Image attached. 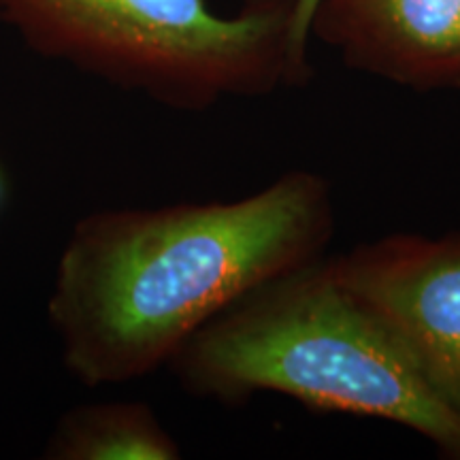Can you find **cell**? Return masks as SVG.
Returning a JSON list of instances; mask_svg holds the SVG:
<instances>
[{"mask_svg": "<svg viewBox=\"0 0 460 460\" xmlns=\"http://www.w3.org/2000/svg\"><path fill=\"white\" fill-rule=\"evenodd\" d=\"M169 369L199 399L279 394L315 411L399 424L460 460V418L439 401L390 326L320 256L224 309Z\"/></svg>", "mask_w": 460, "mask_h": 460, "instance_id": "7a4b0ae2", "label": "cell"}, {"mask_svg": "<svg viewBox=\"0 0 460 460\" xmlns=\"http://www.w3.org/2000/svg\"><path fill=\"white\" fill-rule=\"evenodd\" d=\"M4 199H7V180H4V172L0 169V207H3Z\"/></svg>", "mask_w": 460, "mask_h": 460, "instance_id": "ba28073f", "label": "cell"}, {"mask_svg": "<svg viewBox=\"0 0 460 460\" xmlns=\"http://www.w3.org/2000/svg\"><path fill=\"white\" fill-rule=\"evenodd\" d=\"M332 233L331 183L312 171L234 200L82 216L48 295L62 365L88 388L152 376L239 298L324 256Z\"/></svg>", "mask_w": 460, "mask_h": 460, "instance_id": "6da1fadb", "label": "cell"}, {"mask_svg": "<svg viewBox=\"0 0 460 460\" xmlns=\"http://www.w3.org/2000/svg\"><path fill=\"white\" fill-rule=\"evenodd\" d=\"M331 261L460 418V228L437 237L390 233Z\"/></svg>", "mask_w": 460, "mask_h": 460, "instance_id": "277c9868", "label": "cell"}, {"mask_svg": "<svg viewBox=\"0 0 460 460\" xmlns=\"http://www.w3.org/2000/svg\"><path fill=\"white\" fill-rule=\"evenodd\" d=\"M0 24L34 54L172 111L262 99L314 73L278 9L220 15L207 0H0Z\"/></svg>", "mask_w": 460, "mask_h": 460, "instance_id": "3957f363", "label": "cell"}, {"mask_svg": "<svg viewBox=\"0 0 460 460\" xmlns=\"http://www.w3.org/2000/svg\"><path fill=\"white\" fill-rule=\"evenodd\" d=\"M312 39L399 88L460 92V0H318Z\"/></svg>", "mask_w": 460, "mask_h": 460, "instance_id": "5b68a950", "label": "cell"}, {"mask_svg": "<svg viewBox=\"0 0 460 460\" xmlns=\"http://www.w3.org/2000/svg\"><path fill=\"white\" fill-rule=\"evenodd\" d=\"M318 0H241V9H278L286 11L292 20L298 48L309 54L312 45V17Z\"/></svg>", "mask_w": 460, "mask_h": 460, "instance_id": "52a82bcc", "label": "cell"}, {"mask_svg": "<svg viewBox=\"0 0 460 460\" xmlns=\"http://www.w3.org/2000/svg\"><path fill=\"white\" fill-rule=\"evenodd\" d=\"M181 446L152 405L107 401L73 407L56 422L43 458L49 460H177Z\"/></svg>", "mask_w": 460, "mask_h": 460, "instance_id": "8992f818", "label": "cell"}]
</instances>
